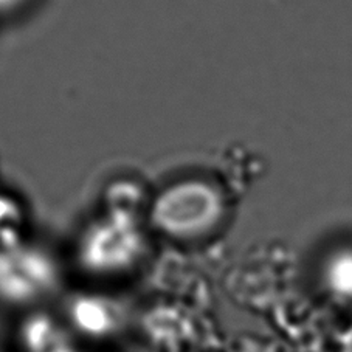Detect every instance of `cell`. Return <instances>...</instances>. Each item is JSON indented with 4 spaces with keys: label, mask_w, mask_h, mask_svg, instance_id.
I'll use <instances>...</instances> for the list:
<instances>
[{
    "label": "cell",
    "mask_w": 352,
    "mask_h": 352,
    "mask_svg": "<svg viewBox=\"0 0 352 352\" xmlns=\"http://www.w3.org/2000/svg\"><path fill=\"white\" fill-rule=\"evenodd\" d=\"M144 238L131 214L117 213L102 217L82 234L78 258L84 270L95 275H115L140 259Z\"/></svg>",
    "instance_id": "7a4b0ae2"
},
{
    "label": "cell",
    "mask_w": 352,
    "mask_h": 352,
    "mask_svg": "<svg viewBox=\"0 0 352 352\" xmlns=\"http://www.w3.org/2000/svg\"><path fill=\"white\" fill-rule=\"evenodd\" d=\"M67 315L70 324L90 338L111 337L123 323V312L117 302L98 295L78 296L70 302Z\"/></svg>",
    "instance_id": "277c9868"
},
{
    "label": "cell",
    "mask_w": 352,
    "mask_h": 352,
    "mask_svg": "<svg viewBox=\"0 0 352 352\" xmlns=\"http://www.w3.org/2000/svg\"><path fill=\"white\" fill-rule=\"evenodd\" d=\"M21 222V213L13 200L0 196V245L19 244V234L16 233Z\"/></svg>",
    "instance_id": "52a82bcc"
},
{
    "label": "cell",
    "mask_w": 352,
    "mask_h": 352,
    "mask_svg": "<svg viewBox=\"0 0 352 352\" xmlns=\"http://www.w3.org/2000/svg\"><path fill=\"white\" fill-rule=\"evenodd\" d=\"M30 0H0V14H10L21 10Z\"/></svg>",
    "instance_id": "ba28073f"
},
{
    "label": "cell",
    "mask_w": 352,
    "mask_h": 352,
    "mask_svg": "<svg viewBox=\"0 0 352 352\" xmlns=\"http://www.w3.org/2000/svg\"><path fill=\"white\" fill-rule=\"evenodd\" d=\"M53 352H80V351H78V349L75 348V344L70 342V343L63 344V346H60V348H58V349H54Z\"/></svg>",
    "instance_id": "30bf717a"
},
{
    "label": "cell",
    "mask_w": 352,
    "mask_h": 352,
    "mask_svg": "<svg viewBox=\"0 0 352 352\" xmlns=\"http://www.w3.org/2000/svg\"><path fill=\"white\" fill-rule=\"evenodd\" d=\"M226 205L221 192L202 180H185L169 186L155 200L153 221L174 238H197L222 221Z\"/></svg>",
    "instance_id": "6da1fadb"
},
{
    "label": "cell",
    "mask_w": 352,
    "mask_h": 352,
    "mask_svg": "<svg viewBox=\"0 0 352 352\" xmlns=\"http://www.w3.org/2000/svg\"><path fill=\"white\" fill-rule=\"evenodd\" d=\"M21 343L25 352H53L70 337L63 324L47 314H34L28 317L21 327Z\"/></svg>",
    "instance_id": "5b68a950"
},
{
    "label": "cell",
    "mask_w": 352,
    "mask_h": 352,
    "mask_svg": "<svg viewBox=\"0 0 352 352\" xmlns=\"http://www.w3.org/2000/svg\"><path fill=\"white\" fill-rule=\"evenodd\" d=\"M323 276L331 294L352 301V248L333 253L324 265Z\"/></svg>",
    "instance_id": "8992f818"
},
{
    "label": "cell",
    "mask_w": 352,
    "mask_h": 352,
    "mask_svg": "<svg viewBox=\"0 0 352 352\" xmlns=\"http://www.w3.org/2000/svg\"><path fill=\"white\" fill-rule=\"evenodd\" d=\"M59 270L52 256L23 244L0 245V300L11 306L34 305L56 289Z\"/></svg>",
    "instance_id": "3957f363"
},
{
    "label": "cell",
    "mask_w": 352,
    "mask_h": 352,
    "mask_svg": "<svg viewBox=\"0 0 352 352\" xmlns=\"http://www.w3.org/2000/svg\"><path fill=\"white\" fill-rule=\"evenodd\" d=\"M342 352H352V324L344 332L342 340Z\"/></svg>",
    "instance_id": "9c48e42d"
}]
</instances>
